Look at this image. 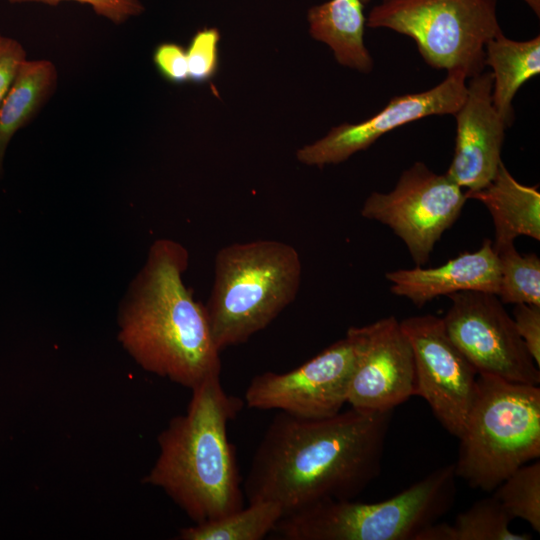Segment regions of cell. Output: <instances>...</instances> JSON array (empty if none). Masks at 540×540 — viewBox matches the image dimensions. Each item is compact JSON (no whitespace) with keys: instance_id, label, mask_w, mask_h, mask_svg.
Instances as JSON below:
<instances>
[{"instance_id":"d6986e66","label":"cell","mask_w":540,"mask_h":540,"mask_svg":"<svg viewBox=\"0 0 540 540\" xmlns=\"http://www.w3.org/2000/svg\"><path fill=\"white\" fill-rule=\"evenodd\" d=\"M58 73L46 59H25L0 104V175L7 146L15 133L27 126L54 94Z\"/></svg>"},{"instance_id":"ffe728a7","label":"cell","mask_w":540,"mask_h":540,"mask_svg":"<svg viewBox=\"0 0 540 540\" xmlns=\"http://www.w3.org/2000/svg\"><path fill=\"white\" fill-rule=\"evenodd\" d=\"M284 515L274 501L248 502L234 512L220 518L195 523L179 531L182 540H261L272 533Z\"/></svg>"},{"instance_id":"277c9868","label":"cell","mask_w":540,"mask_h":540,"mask_svg":"<svg viewBox=\"0 0 540 540\" xmlns=\"http://www.w3.org/2000/svg\"><path fill=\"white\" fill-rule=\"evenodd\" d=\"M213 270L204 307L220 352L246 343L269 326L295 300L302 280L297 249L273 239L221 247Z\"/></svg>"},{"instance_id":"484cf974","label":"cell","mask_w":540,"mask_h":540,"mask_svg":"<svg viewBox=\"0 0 540 540\" xmlns=\"http://www.w3.org/2000/svg\"><path fill=\"white\" fill-rule=\"evenodd\" d=\"M156 70L167 82L180 85L189 81L186 50L174 42L158 44L152 55Z\"/></svg>"},{"instance_id":"8fae6325","label":"cell","mask_w":540,"mask_h":540,"mask_svg":"<svg viewBox=\"0 0 540 540\" xmlns=\"http://www.w3.org/2000/svg\"><path fill=\"white\" fill-rule=\"evenodd\" d=\"M400 325L414 357V396L422 397L444 429L459 438L476 397L478 372L450 339L442 318L412 316Z\"/></svg>"},{"instance_id":"cb8c5ba5","label":"cell","mask_w":540,"mask_h":540,"mask_svg":"<svg viewBox=\"0 0 540 540\" xmlns=\"http://www.w3.org/2000/svg\"><path fill=\"white\" fill-rule=\"evenodd\" d=\"M220 33L216 28L198 30L186 50L189 80L202 84L212 79L218 69V43Z\"/></svg>"},{"instance_id":"9c48e42d","label":"cell","mask_w":540,"mask_h":540,"mask_svg":"<svg viewBox=\"0 0 540 540\" xmlns=\"http://www.w3.org/2000/svg\"><path fill=\"white\" fill-rule=\"evenodd\" d=\"M356 358L357 341L349 327L344 338L293 370L255 375L246 388L244 404L306 419L336 415L347 403Z\"/></svg>"},{"instance_id":"52a82bcc","label":"cell","mask_w":540,"mask_h":540,"mask_svg":"<svg viewBox=\"0 0 540 540\" xmlns=\"http://www.w3.org/2000/svg\"><path fill=\"white\" fill-rule=\"evenodd\" d=\"M497 0H381L366 19L412 38L435 69L471 78L485 67V46L501 33Z\"/></svg>"},{"instance_id":"ac0fdd59","label":"cell","mask_w":540,"mask_h":540,"mask_svg":"<svg viewBox=\"0 0 540 540\" xmlns=\"http://www.w3.org/2000/svg\"><path fill=\"white\" fill-rule=\"evenodd\" d=\"M491 67L493 77L492 102L510 127L514 120L513 99L519 88L540 73V36L516 41L503 32L485 46V66Z\"/></svg>"},{"instance_id":"4fadbf2b","label":"cell","mask_w":540,"mask_h":540,"mask_svg":"<svg viewBox=\"0 0 540 540\" xmlns=\"http://www.w3.org/2000/svg\"><path fill=\"white\" fill-rule=\"evenodd\" d=\"M357 358L347 403L366 411L394 410L415 394L412 348L394 316L351 327Z\"/></svg>"},{"instance_id":"6da1fadb","label":"cell","mask_w":540,"mask_h":540,"mask_svg":"<svg viewBox=\"0 0 540 540\" xmlns=\"http://www.w3.org/2000/svg\"><path fill=\"white\" fill-rule=\"evenodd\" d=\"M394 410L350 408L321 419L280 412L252 457L248 502L274 501L284 515L325 500H353L379 475Z\"/></svg>"},{"instance_id":"7402d4cb","label":"cell","mask_w":540,"mask_h":540,"mask_svg":"<svg viewBox=\"0 0 540 540\" xmlns=\"http://www.w3.org/2000/svg\"><path fill=\"white\" fill-rule=\"evenodd\" d=\"M513 517L493 495L459 513L451 525L452 540H530L510 530Z\"/></svg>"},{"instance_id":"4316f807","label":"cell","mask_w":540,"mask_h":540,"mask_svg":"<svg viewBox=\"0 0 540 540\" xmlns=\"http://www.w3.org/2000/svg\"><path fill=\"white\" fill-rule=\"evenodd\" d=\"M513 321L526 349L540 368V306L516 304Z\"/></svg>"},{"instance_id":"f546056e","label":"cell","mask_w":540,"mask_h":540,"mask_svg":"<svg viewBox=\"0 0 540 540\" xmlns=\"http://www.w3.org/2000/svg\"><path fill=\"white\" fill-rule=\"evenodd\" d=\"M371 0H361V2L364 4H367L368 2H370Z\"/></svg>"},{"instance_id":"f1b7e54d","label":"cell","mask_w":540,"mask_h":540,"mask_svg":"<svg viewBox=\"0 0 540 540\" xmlns=\"http://www.w3.org/2000/svg\"><path fill=\"white\" fill-rule=\"evenodd\" d=\"M539 17L540 16V0H523Z\"/></svg>"},{"instance_id":"5b68a950","label":"cell","mask_w":540,"mask_h":540,"mask_svg":"<svg viewBox=\"0 0 540 540\" xmlns=\"http://www.w3.org/2000/svg\"><path fill=\"white\" fill-rule=\"evenodd\" d=\"M460 440L457 477L493 491L540 456V388L478 374L476 397Z\"/></svg>"},{"instance_id":"e0dca14e","label":"cell","mask_w":540,"mask_h":540,"mask_svg":"<svg viewBox=\"0 0 540 540\" xmlns=\"http://www.w3.org/2000/svg\"><path fill=\"white\" fill-rule=\"evenodd\" d=\"M307 19L310 35L327 44L338 63L363 73L372 70L373 59L364 44L361 0H329L311 7Z\"/></svg>"},{"instance_id":"5bb4252c","label":"cell","mask_w":540,"mask_h":540,"mask_svg":"<svg viewBox=\"0 0 540 540\" xmlns=\"http://www.w3.org/2000/svg\"><path fill=\"white\" fill-rule=\"evenodd\" d=\"M469 79L465 99L454 114L455 148L445 174L462 189L476 191L493 179L502 162L507 126L492 102L491 71Z\"/></svg>"},{"instance_id":"2e32d148","label":"cell","mask_w":540,"mask_h":540,"mask_svg":"<svg viewBox=\"0 0 540 540\" xmlns=\"http://www.w3.org/2000/svg\"><path fill=\"white\" fill-rule=\"evenodd\" d=\"M465 196L480 201L491 214L494 251L514 244L519 236L540 240V192L518 182L503 162L485 187L465 191Z\"/></svg>"},{"instance_id":"9a60e30c","label":"cell","mask_w":540,"mask_h":540,"mask_svg":"<svg viewBox=\"0 0 540 540\" xmlns=\"http://www.w3.org/2000/svg\"><path fill=\"white\" fill-rule=\"evenodd\" d=\"M394 295L409 299L422 307L439 296L460 291H481L498 294L500 271L492 240L485 239L474 252H463L441 266L398 269L387 272Z\"/></svg>"},{"instance_id":"8992f818","label":"cell","mask_w":540,"mask_h":540,"mask_svg":"<svg viewBox=\"0 0 540 540\" xmlns=\"http://www.w3.org/2000/svg\"><path fill=\"white\" fill-rule=\"evenodd\" d=\"M454 464L381 502L325 500L283 515L272 533L285 540H414L456 497Z\"/></svg>"},{"instance_id":"3957f363","label":"cell","mask_w":540,"mask_h":540,"mask_svg":"<svg viewBox=\"0 0 540 540\" xmlns=\"http://www.w3.org/2000/svg\"><path fill=\"white\" fill-rule=\"evenodd\" d=\"M191 390L186 413L159 434L160 452L143 482L161 488L194 523H202L244 506L237 452L227 434L244 401L224 390L220 374Z\"/></svg>"},{"instance_id":"603a6c76","label":"cell","mask_w":540,"mask_h":540,"mask_svg":"<svg viewBox=\"0 0 540 540\" xmlns=\"http://www.w3.org/2000/svg\"><path fill=\"white\" fill-rule=\"evenodd\" d=\"M493 491V496L514 519L520 518L540 532L539 461L521 466Z\"/></svg>"},{"instance_id":"83f0119b","label":"cell","mask_w":540,"mask_h":540,"mask_svg":"<svg viewBox=\"0 0 540 540\" xmlns=\"http://www.w3.org/2000/svg\"><path fill=\"white\" fill-rule=\"evenodd\" d=\"M22 44L0 32V104L8 92L22 62L27 59Z\"/></svg>"},{"instance_id":"7a4b0ae2","label":"cell","mask_w":540,"mask_h":540,"mask_svg":"<svg viewBox=\"0 0 540 540\" xmlns=\"http://www.w3.org/2000/svg\"><path fill=\"white\" fill-rule=\"evenodd\" d=\"M188 263L180 243L152 244L122 303L118 337L144 370L193 389L222 365L204 304L184 284Z\"/></svg>"},{"instance_id":"7c38bea8","label":"cell","mask_w":540,"mask_h":540,"mask_svg":"<svg viewBox=\"0 0 540 540\" xmlns=\"http://www.w3.org/2000/svg\"><path fill=\"white\" fill-rule=\"evenodd\" d=\"M466 79L462 73H448L429 90L393 97L368 119L333 127L323 138L300 148L296 157L309 166L339 164L400 126L433 115H454L465 99Z\"/></svg>"},{"instance_id":"44dd1931","label":"cell","mask_w":540,"mask_h":540,"mask_svg":"<svg viewBox=\"0 0 540 540\" xmlns=\"http://www.w3.org/2000/svg\"><path fill=\"white\" fill-rule=\"evenodd\" d=\"M499 262L498 298L503 304L540 306V259L535 253L520 254L514 244L495 251Z\"/></svg>"},{"instance_id":"d4e9b609","label":"cell","mask_w":540,"mask_h":540,"mask_svg":"<svg viewBox=\"0 0 540 540\" xmlns=\"http://www.w3.org/2000/svg\"><path fill=\"white\" fill-rule=\"evenodd\" d=\"M11 4L42 3L56 6L65 1H73L90 6L93 11L114 24H122L129 18L138 16L144 11L139 0H7Z\"/></svg>"},{"instance_id":"ba28073f","label":"cell","mask_w":540,"mask_h":540,"mask_svg":"<svg viewBox=\"0 0 540 540\" xmlns=\"http://www.w3.org/2000/svg\"><path fill=\"white\" fill-rule=\"evenodd\" d=\"M466 200L465 191L445 173L415 162L390 192H372L360 214L388 226L404 242L416 266H422L458 219Z\"/></svg>"},{"instance_id":"30bf717a","label":"cell","mask_w":540,"mask_h":540,"mask_svg":"<svg viewBox=\"0 0 540 540\" xmlns=\"http://www.w3.org/2000/svg\"><path fill=\"white\" fill-rule=\"evenodd\" d=\"M448 298L451 306L442 318L446 332L478 374L540 384L539 367L497 295L460 291Z\"/></svg>"}]
</instances>
